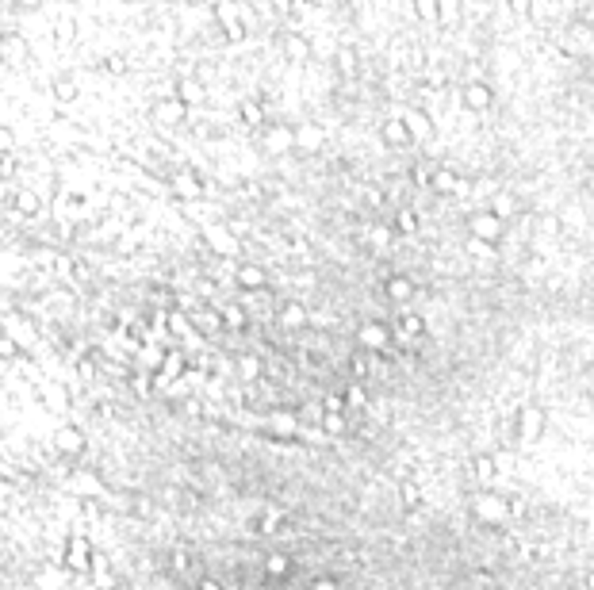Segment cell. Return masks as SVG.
I'll return each instance as SVG.
<instances>
[{"label": "cell", "instance_id": "6da1fadb", "mask_svg": "<svg viewBox=\"0 0 594 590\" xmlns=\"http://www.w3.org/2000/svg\"><path fill=\"white\" fill-rule=\"evenodd\" d=\"M23 54H27L23 39H16V35H8V39H4V62H8V65H20V62H23Z\"/></svg>", "mask_w": 594, "mask_h": 590}, {"label": "cell", "instance_id": "7a4b0ae2", "mask_svg": "<svg viewBox=\"0 0 594 590\" xmlns=\"http://www.w3.org/2000/svg\"><path fill=\"white\" fill-rule=\"evenodd\" d=\"M58 448H62V453L81 448V433H77V429H62V433H58Z\"/></svg>", "mask_w": 594, "mask_h": 590}, {"label": "cell", "instance_id": "277c9868", "mask_svg": "<svg viewBox=\"0 0 594 590\" xmlns=\"http://www.w3.org/2000/svg\"><path fill=\"white\" fill-rule=\"evenodd\" d=\"M12 4H20V8H39L43 0H12Z\"/></svg>", "mask_w": 594, "mask_h": 590}, {"label": "cell", "instance_id": "3957f363", "mask_svg": "<svg viewBox=\"0 0 594 590\" xmlns=\"http://www.w3.org/2000/svg\"><path fill=\"white\" fill-rule=\"evenodd\" d=\"M8 146H12V130L0 127V149H8Z\"/></svg>", "mask_w": 594, "mask_h": 590}]
</instances>
